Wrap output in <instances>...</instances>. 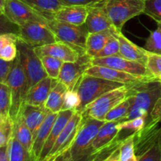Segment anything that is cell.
<instances>
[{
  "label": "cell",
  "mask_w": 161,
  "mask_h": 161,
  "mask_svg": "<svg viewBox=\"0 0 161 161\" xmlns=\"http://www.w3.org/2000/svg\"><path fill=\"white\" fill-rule=\"evenodd\" d=\"M128 86L131 107L125 120L144 117L148 122L154 105L161 97V82L157 79L146 78L130 83Z\"/></svg>",
  "instance_id": "cell-1"
},
{
  "label": "cell",
  "mask_w": 161,
  "mask_h": 161,
  "mask_svg": "<svg viewBox=\"0 0 161 161\" xmlns=\"http://www.w3.org/2000/svg\"><path fill=\"white\" fill-rule=\"evenodd\" d=\"M105 121L83 116L81 125L70 148L73 161H86L91 156L93 142Z\"/></svg>",
  "instance_id": "cell-2"
},
{
  "label": "cell",
  "mask_w": 161,
  "mask_h": 161,
  "mask_svg": "<svg viewBox=\"0 0 161 161\" xmlns=\"http://www.w3.org/2000/svg\"><path fill=\"white\" fill-rule=\"evenodd\" d=\"M124 83L110 81L84 73L75 86L80 105L76 111L82 113L85 107L105 93L124 86Z\"/></svg>",
  "instance_id": "cell-3"
},
{
  "label": "cell",
  "mask_w": 161,
  "mask_h": 161,
  "mask_svg": "<svg viewBox=\"0 0 161 161\" xmlns=\"http://www.w3.org/2000/svg\"><path fill=\"white\" fill-rule=\"evenodd\" d=\"M6 83L9 86L11 94L9 116L13 121H14L20 113L28 91L26 75L20 64L18 56H17L14 61Z\"/></svg>",
  "instance_id": "cell-4"
},
{
  "label": "cell",
  "mask_w": 161,
  "mask_h": 161,
  "mask_svg": "<svg viewBox=\"0 0 161 161\" xmlns=\"http://www.w3.org/2000/svg\"><path fill=\"white\" fill-rule=\"evenodd\" d=\"M47 25L58 41L73 47L81 56L86 54V43L89 33L86 25L77 26L56 19L48 20Z\"/></svg>",
  "instance_id": "cell-5"
},
{
  "label": "cell",
  "mask_w": 161,
  "mask_h": 161,
  "mask_svg": "<svg viewBox=\"0 0 161 161\" xmlns=\"http://www.w3.org/2000/svg\"><path fill=\"white\" fill-rule=\"evenodd\" d=\"M104 6L113 26L121 31L129 20L144 14L145 0H107Z\"/></svg>",
  "instance_id": "cell-6"
},
{
  "label": "cell",
  "mask_w": 161,
  "mask_h": 161,
  "mask_svg": "<svg viewBox=\"0 0 161 161\" xmlns=\"http://www.w3.org/2000/svg\"><path fill=\"white\" fill-rule=\"evenodd\" d=\"M17 56L23 67L28 81V90L47 77L42 66L40 57L36 53L35 48L18 37L17 42Z\"/></svg>",
  "instance_id": "cell-7"
},
{
  "label": "cell",
  "mask_w": 161,
  "mask_h": 161,
  "mask_svg": "<svg viewBox=\"0 0 161 161\" xmlns=\"http://www.w3.org/2000/svg\"><path fill=\"white\" fill-rule=\"evenodd\" d=\"M128 84L110 91L99 97L94 102L86 105L82 111L83 116L94 118L98 120L105 121L107 113L115 106L125 100L128 95Z\"/></svg>",
  "instance_id": "cell-8"
},
{
  "label": "cell",
  "mask_w": 161,
  "mask_h": 161,
  "mask_svg": "<svg viewBox=\"0 0 161 161\" xmlns=\"http://www.w3.org/2000/svg\"><path fill=\"white\" fill-rule=\"evenodd\" d=\"M18 37L34 48L58 41L47 23L38 21L28 22L19 26Z\"/></svg>",
  "instance_id": "cell-9"
},
{
  "label": "cell",
  "mask_w": 161,
  "mask_h": 161,
  "mask_svg": "<svg viewBox=\"0 0 161 161\" xmlns=\"http://www.w3.org/2000/svg\"><path fill=\"white\" fill-rule=\"evenodd\" d=\"M83 120V115L78 111L74 112L73 115L61 132L55 142L51 151L44 161H52L65 151L70 149L74 142Z\"/></svg>",
  "instance_id": "cell-10"
},
{
  "label": "cell",
  "mask_w": 161,
  "mask_h": 161,
  "mask_svg": "<svg viewBox=\"0 0 161 161\" xmlns=\"http://www.w3.org/2000/svg\"><path fill=\"white\" fill-rule=\"evenodd\" d=\"M3 14L18 26L31 21L47 23L48 19L20 0H6Z\"/></svg>",
  "instance_id": "cell-11"
},
{
  "label": "cell",
  "mask_w": 161,
  "mask_h": 161,
  "mask_svg": "<svg viewBox=\"0 0 161 161\" xmlns=\"http://www.w3.org/2000/svg\"><path fill=\"white\" fill-rule=\"evenodd\" d=\"M91 65L105 66L142 78H152L149 75L146 66L135 61L126 59L119 55L91 58Z\"/></svg>",
  "instance_id": "cell-12"
},
{
  "label": "cell",
  "mask_w": 161,
  "mask_h": 161,
  "mask_svg": "<svg viewBox=\"0 0 161 161\" xmlns=\"http://www.w3.org/2000/svg\"><path fill=\"white\" fill-rule=\"evenodd\" d=\"M91 65V58L87 54L80 56L75 62H64L58 80L65 85L69 91L75 90L85 71Z\"/></svg>",
  "instance_id": "cell-13"
},
{
  "label": "cell",
  "mask_w": 161,
  "mask_h": 161,
  "mask_svg": "<svg viewBox=\"0 0 161 161\" xmlns=\"http://www.w3.org/2000/svg\"><path fill=\"white\" fill-rule=\"evenodd\" d=\"M160 123L150 119L145 127L134 133V147L137 157H141L158 142Z\"/></svg>",
  "instance_id": "cell-14"
},
{
  "label": "cell",
  "mask_w": 161,
  "mask_h": 161,
  "mask_svg": "<svg viewBox=\"0 0 161 161\" xmlns=\"http://www.w3.org/2000/svg\"><path fill=\"white\" fill-rule=\"evenodd\" d=\"M35 50L39 57L48 55L58 58L63 62H75L78 61L81 56L73 47L61 41L36 47Z\"/></svg>",
  "instance_id": "cell-15"
},
{
  "label": "cell",
  "mask_w": 161,
  "mask_h": 161,
  "mask_svg": "<svg viewBox=\"0 0 161 161\" xmlns=\"http://www.w3.org/2000/svg\"><path fill=\"white\" fill-rule=\"evenodd\" d=\"M84 73L104 79V80L124 83V84H130V83H135L138 80L146 79L135 76L127 72H121L116 69L102 65H91L85 71Z\"/></svg>",
  "instance_id": "cell-16"
},
{
  "label": "cell",
  "mask_w": 161,
  "mask_h": 161,
  "mask_svg": "<svg viewBox=\"0 0 161 161\" xmlns=\"http://www.w3.org/2000/svg\"><path fill=\"white\" fill-rule=\"evenodd\" d=\"M116 37L119 42V56L130 61H135L146 67L148 59V51L144 47L138 45L129 40L121 31H116Z\"/></svg>",
  "instance_id": "cell-17"
},
{
  "label": "cell",
  "mask_w": 161,
  "mask_h": 161,
  "mask_svg": "<svg viewBox=\"0 0 161 161\" xmlns=\"http://www.w3.org/2000/svg\"><path fill=\"white\" fill-rule=\"evenodd\" d=\"M104 5L88 7V14L85 23L88 33L98 32L114 27L108 17Z\"/></svg>",
  "instance_id": "cell-18"
},
{
  "label": "cell",
  "mask_w": 161,
  "mask_h": 161,
  "mask_svg": "<svg viewBox=\"0 0 161 161\" xmlns=\"http://www.w3.org/2000/svg\"><path fill=\"white\" fill-rule=\"evenodd\" d=\"M58 81V80H53L49 76L39 81L28 90L25 104L35 106H45L50 91Z\"/></svg>",
  "instance_id": "cell-19"
},
{
  "label": "cell",
  "mask_w": 161,
  "mask_h": 161,
  "mask_svg": "<svg viewBox=\"0 0 161 161\" xmlns=\"http://www.w3.org/2000/svg\"><path fill=\"white\" fill-rule=\"evenodd\" d=\"M74 112H75L74 110L68 109L63 110V111H61L58 113V117H57L54 123H53V125L52 127L51 130H50L48 138H47V142H46L45 145L42 148V152H41L40 156H39L37 161H44L46 160L47 156L49 155L50 152L51 151L55 142L58 139V136L60 135L61 132L62 131L64 127L66 126L67 123L71 119Z\"/></svg>",
  "instance_id": "cell-20"
},
{
  "label": "cell",
  "mask_w": 161,
  "mask_h": 161,
  "mask_svg": "<svg viewBox=\"0 0 161 161\" xmlns=\"http://www.w3.org/2000/svg\"><path fill=\"white\" fill-rule=\"evenodd\" d=\"M119 122V121H108L102 124L93 142L91 155L117 139L118 135L120 132L118 128Z\"/></svg>",
  "instance_id": "cell-21"
},
{
  "label": "cell",
  "mask_w": 161,
  "mask_h": 161,
  "mask_svg": "<svg viewBox=\"0 0 161 161\" xmlns=\"http://www.w3.org/2000/svg\"><path fill=\"white\" fill-rule=\"evenodd\" d=\"M20 111L26 124L32 134L33 139H35L38 130L50 113V111L45 106H35L28 104H24Z\"/></svg>",
  "instance_id": "cell-22"
},
{
  "label": "cell",
  "mask_w": 161,
  "mask_h": 161,
  "mask_svg": "<svg viewBox=\"0 0 161 161\" xmlns=\"http://www.w3.org/2000/svg\"><path fill=\"white\" fill-rule=\"evenodd\" d=\"M88 7L84 6H64L53 15V18L66 23L81 26L85 25Z\"/></svg>",
  "instance_id": "cell-23"
},
{
  "label": "cell",
  "mask_w": 161,
  "mask_h": 161,
  "mask_svg": "<svg viewBox=\"0 0 161 161\" xmlns=\"http://www.w3.org/2000/svg\"><path fill=\"white\" fill-rule=\"evenodd\" d=\"M117 31L118 30L113 27L105 31L89 33L86 43V54L91 58H94L95 55L105 47L108 41L114 36Z\"/></svg>",
  "instance_id": "cell-24"
},
{
  "label": "cell",
  "mask_w": 161,
  "mask_h": 161,
  "mask_svg": "<svg viewBox=\"0 0 161 161\" xmlns=\"http://www.w3.org/2000/svg\"><path fill=\"white\" fill-rule=\"evenodd\" d=\"M58 113H53L50 112L48 116L43 121L40 128L38 130V133L33 142L32 149H31V157L34 160H38L40 156L42 149L48 138L52 127L53 125L55 119L58 117Z\"/></svg>",
  "instance_id": "cell-25"
},
{
  "label": "cell",
  "mask_w": 161,
  "mask_h": 161,
  "mask_svg": "<svg viewBox=\"0 0 161 161\" xmlns=\"http://www.w3.org/2000/svg\"><path fill=\"white\" fill-rule=\"evenodd\" d=\"M14 136L17 138V139L22 144V146L31 153V149L33 146V135L31 134V130L28 128V125L25 120L21 111L19 113L17 117L14 121Z\"/></svg>",
  "instance_id": "cell-26"
},
{
  "label": "cell",
  "mask_w": 161,
  "mask_h": 161,
  "mask_svg": "<svg viewBox=\"0 0 161 161\" xmlns=\"http://www.w3.org/2000/svg\"><path fill=\"white\" fill-rule=\"evenodd\" d=\"M69 90L65 85L58 81V83L50 91L48 98L45 104L46 108L53 113H59L60 112L62 111L66 93Z\"/></svg>",
  "instance_id": "cell-27"
},
{
  "label": "cell",
  "mask_w": 161,
  "mask_h": 161,
  "mask_svg": "<svg viewBox=\"0 0 161 161\" xmlns=\"http://www.w3.org/2000/svg\"><path fill=\"white\" fill-rule=\"evenodd\" d=\"M30 7L47 17L48 20L53 18V15L65 6L61 0H20Z\"/></svg>",
  "instance_id": "cell-28"
},
{
  "label": "cell",
  "mask_w": 161,
  "mask_h": 161,
  "mask_svg": "<svg viewBox=\"0 0 161 161\" xmlns=\"http://www.w3.org/2000/svg\"><path fill=\"white\" fill-rule=\"evenodd\" d=\"M18 35L6 33L0 35V59L6 61H13L17 58V42Z\"/></svg>",
  "instance_id": "cell-29"
},
{
  "label": "cell",
  "mask_w": 161,
  "mask_h": 161,
  "mask_svg": "<svg viewBox=\"0 0 161 161\" xmlns=\"http://www.w3.org/2000/svg\"><path fill=\"white\" fill-rule=\"evenodd\" d=\"M8 153L9 161H34L31 153L22 146L14 134L8 143Z\"/></svg>",
  "instance_id": "cell-30"
},
{
  "label": "cell",
  "mask_w": 161,
  "mask_h": 161,
  "mask_svg": "<svg viewBox=\"0 0 161 161\" xmlns=\"http://www.w3.org/2000/svg\"><path fill=\"white\" fill-rule=\"evenodd\" d=\"M131 107V98L127 95L125 100L110 110L105 117V122L108 121H124L127 119Z\"/></svg>",
  "instance_id": "cell-31"
},
{
  "label": "cell",
  "mask_w": 161,
  "mask_h": 161,
  "mask_svg": "<svg viewBox=\"0 0 161 161\" xmlns=\"http://www.w3.org/2000/svg\"><path fill=\"white\" fill-rule=\"evenodd\" d=\"M40 59L42 61V66L47 72V76L53 79V80H58L64 62L58 58L48 56V55L40 56Z\"/></svg>",
  "instance_id": "cell-32"
},
{
  "label": "cell",
  "mask_w": 161,
  "mask_h": 161,
  "mask_svg": "<svg viewBox=\"0 0 161 161\" xmlns=\"http://www.w3.org/2000/svg\"><path fill=\"white\" fill-rule=\"evenodd\" d=\"M134 147V133L123 138L119 146V161H138Z\"/></svg>",
  "instance_id": "cell-33"
},
{
  "label": "cell",
  "mask_w": 161,
  "mask_h": 161,
  "mask_svg": "<svg viewBox=\"0 0 161 161\" xmlns=\"http://www.w3.org/2000/svg\"><path fill=\"white\" fill-rule=\"evenodd\" d=\"M10 90L6 83H0V120L10 117Z\"/></svg>",
  "instance_id": "cell-34"
},
{
  "label": "cell",
  "mask_w": 161,
  "mask_h": 161,
  "mask_svg": "<svg viewBox=\"0 0 161 161\" xmlns=\"http://www.w3.org/2000/svg\"><path fill=\"white\" fill-rule=\"evenodd\" d=\"M157 28L151 31L146 39L144 49L149 52L161 54V20L157 21Z\"/></svg>",
  "instance_id": "cell-35"
},
{
  "label": "cell",
  "mask_w": 161,
  "mask_h": 161,
  "mask_svg": "<svg viewBox=\"0 0 161 161\" xmlns=\"http://www.w3.org/2000/svg\"><path fill=\"white\" fill-rule=\"evenodd\" d=\"M146 69L152 78L161 79V54L148 51Z\"/></svg>",
  "instance_id": "cell-36"
},
{
  "label": "cell",
  "mask_w": 161,
  "mask_h": 161,
  "mask_svg": "<svg viewBox=\"0 0 161 161\" xmlns=\"http://www.w3.org/2000/svg\"><path fill=\"white\" fill-rule=\"evenodd\" d=\"M14 125L10 117L0 120V147L8 145L14 131Z\"/></svg>",
  "instance_id": "cell-37"
},
{
  "label": "cell",
  "mask_w": 161,
  "mask_h": 161,
  "mask_svg": "<svg viewBox=\"0 0 161 161\" xmlns=\"http://www.w3.org/2000/svg\"><path fill=\"white\" fill-rule=\"evenodd\" d=\"M116 33L108 41L105 47L99 53H97L94 58H105V57L116 56L119 54V42L117 38L116 37Z\"/></svg>",
  "instance_id": "cell-38"
},
{
  "label": "cell",
  "mask_w": 161,
  "mask_h": 161,
  "mask_svg": "<svg viewBox=\"0 0 161 161\" xmlns=\"http://www.w3.org/2000/svg\"><path fill=\"white\" fill-rule=\"evenodd\" d=\"M147 123V119L144 117H138L135 119H127L119 122L118 124V128L119 131H122L124 130H129L130 131H134V133L138 130H141Z\"/></svg>",
  "instance_id": "cell-39"
},
{
  "label": "cell",
  "mask_w": 161,
  "mask_h": 161,
  "mask_svg": "<svg viewBox=\"0 0 161 161\" xmlns=\"http://www.w3.org/2000/svg\"><path fill=\"white\" fill-rule=\"evenodd\" d=\"M144 14L156 22L161 20V0H145Z\"/></svg>",
  "instance_id": "cell-40"
},
{
  "label": "cell",
  "mask_w": 161,
  "mask_h": 161,
  "mask_svg": "<svg viewBox=\"0 0 161 161\" xmlns=\"http://www.w3.org/2000/svg\"><path fill=\"white\" fill-rule=\"evenodd\" d=\"M80 105V99L76 90H72V91H68L66 93L65 99H64V103L63 105V110H74L76 111L79 108Z\"/></svg>",
  "instance_id": "cell-41"
},
{
  "label": "cell",
  "mask_w": 161,
  "mask_h": 161,
  "mask_svg": "<svg viewBox=\"0 0 161 161\" xmlns=\"http://www.w3.org/2000/svg\"><path fill=\"white\" fill-rule=\"evenodd\" d=\"M6 33H14L18 35L19 26L13 23L3 14L0 16V35Z\"/></svg>",
  "instance_id": "cell-42"
},
{
  "label": "cell",
  "mask_w": 161,
  "mask_h": 161,
  "mask_svg": "<svg viewBox=\"0 0 161 161\" xmlns=\"http://www.w3.org/2000/svg\"><path fill=\"white\" fill-rule=\"evenodd\" d=\"M138 161H161V151L158 146V142L155 146L138 157Z\"/></svg>",
  "instance_id": "cell-43"
},
{
  "label": "cell",
  "mask_w": 161,
  "mask_h": 161,
  "mask_svg": "<svg viewBox=\"0 0 161 161\" xmlns=\"http://www.w3.org/2000/svg\"><path fill=\"white\" fill-rule=\"evenodd\" d=\"M67 6H94L104 5L107 0H61Z\"/></svg>",
  "instance_id": "cell-44"
},
{
  "label": "cell",
  "mask_w": 161,
  "mask_h": 161,
  "mask_svg": "<svg viewBox=\"0 0 161 161\" xmlns=\"http://www.w3.org/2000/svg\"><path fill=\"white\" fill-rule=\"evenodd\" d=\"M13 61H6L0 59V83H6V79L12 68Z\"/></svg>",
  "instance_id": "cell-45"
},
{
  "label": "cell",
  "mask_w": 161,
  "mask_h": 161,
  "mask_svg": "<svg viewBox=\"0 0 161 161\" xmlns=\"http://www.w3.org/2000/svg\"><path fill=\"white\" fill-rule=\"evenodd\" d=\"M150 119L159 121L161 124V97L157 102L151 112Z\"/></svg>",
  "instance_id": "cell-46"
},
{
  "label": "cell",
  "mask_w": 161,
  "mask_h": 161,
  "mask_svg": "<svg viewBox=\"0 0 161 161\" xmlns=\"http://www.w3.org/2000/svg\"><path fill=\"white\" fill-rule=\"evenodd\" d=\"M52 161H73L72 160V157H71L70 149L61 153V155L57 157L54 160H53Z\"/></svg>",
  "instance_id": "cell-47"
},
{
  "label": "cell",
  "mask_w": 161,
  "mask_h": 161,
  "mask_svg": "<svg viewBox=\"0 0 161 161\" xmlns=\"http://www.w3.org/2000/svg\"><path fill=\"white\" fill-rule=\"evenodd\" d=\"M0 161H9L8 145L0 147Z\"/></svg>",
  "instance_id": "cell-48"
},
{
  "label": "cell",
  "mask_w": 161,
  "mask_h": 161,
  "mask_svg": "<svg viewBox=\"0 0 161 161\" xmlns=\"http://www.w3.org/2000/svg\"><path fill=\"white\" fill-rule=\"evenodd\" d=\"M158 146L160 147V149L161 151V127L160 128V132H159V136H158Z\"/></svg>",
  "instance_id": "cell-49"
},
{
  "label": "cell",
  "mask_w": 161,
  "mask_h": 161,
  "mask_svg": "<svg viewBox=\"0 0 161 161\" xmlns=\"http://www.w3.org/2000/svg\"><path fill=\"white\" fill-rule=\"evenodd\" d=\"M5 2H6V0H0V10H2L3 12V9H4Z\"/></svg>",
  "instance_id": "cell-50"
},
{
  "label": "cell",
  "mask_w": 161,
  "mask_h": 161,
  "mask_svg": "<svg viewBox=\"0 0 161 161\" xmlns=\"http://www.w3.org/2000/svg\"><path fill=\"white\" fill-rule=\"evenodd\" d=\"M3 11H2V10H0V16L3 15Z\"/></svg>",
  "instance_id": "cell-51"
},
{
  "label": "cell",
  "mask_w": 161,
  "mask_h": 161,
  "mask_svg": "<svg viewBox=\"0 0 161 161\" xmlns=\"http://www.w3.org/2000/svg\"><path fill=\"white\" fill-rule=\"evenodd\" d=\"M160 82H161V79H160Z\"/></svg>",
  "instance_id": "cell-52"
},
{
  "label": "cell",
  "mask_w": 161,
  "mask_h": 161,
  "mask_svg": "<svg viewBox=\"0 0 161 161\" xmlns=\"http://www.w3.org/2000/svg\"><path fill=\"white\" fill-rule=\"evenodd\" d=\"M34 161H36V160H34Z\"/></svg>",
  "instance_id": "cell-53"
}]
</instances>
